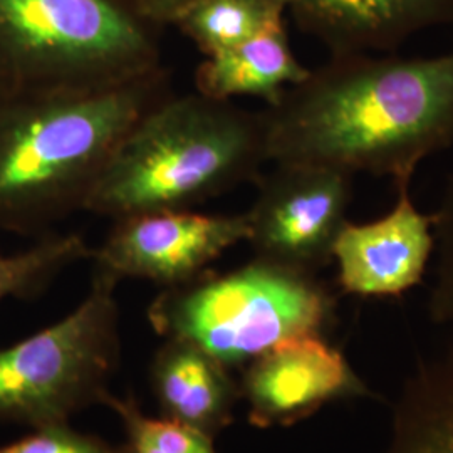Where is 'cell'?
I'll use <instances>...</instances> for the list:
<instances>
[{"mask_svg":"<svg viewBox=\"0 0 453 453\" xmlns=\"http://www.w3.org/2000/svg\"><path fill=\"white\" fill-rule=\"evenodd\" d=\"M269 163H308L411 183L453 146V50L329 56L264 111Z\"/></svg>","mask_w":453,"mask_h":453,"instance_id":"obj_1","label":"cell"},{"mask_svg":"<svg viewBox=\"0 0 453 453\" xmlns=\"http://www.w3.org/2000/svg\"><path fill=\"white\" fill-rule=\"evenodd\" d=\"M172 93L160 65L96 89L0 97V230L42 237L86 211L127 134Z\"/></svg>","mask_w":453,"mask_h":453,"instance_id":"obj_2","label":"cell"},{"mask_svg":"<svg viewBox=\"0 0 453 453\" xmlns=\"http://www.w3.org/2000/svg\"><path fill=\"white\" fill-rule=\"evenodd\" d=\"M265 163L262 111L196 91L172 93L127 134L84 211L118 220L192 209L257 181Z\"/></svg>","mask_w":453,"mask_h":453,"instance_id":"obj_3","label":"cell"},{"mask_svg":"<svg viewBox=\"0 0 453 453\" xmlns=\"http://www.w3.org/2000/svg\"><path fill=\"white\" fill-rule=\"evenodd\" d=\"M130 0H0V97L84 91L162 65Z\"/></svg>","mask_w":453,"mask_h":453,"instance_id":"obj_4","label":"cell"},{"mask_svg":"<svg viewBox=\"0 0 453 453\" xmlns=\"http://www.w3.org/2000/svg\"><path fill=\"white\" fill-rule=\"evenodd\" d=\"M334 309L318 275L254 257L232 273L166 288L148 319L166 340L188 341L234 368L284 341L324 334Z\"/></svg>","mask_w":453,"mask_h":453,"instance_id":"obj_5","label":"cell"},{"mask_svg":"<svg viewBox=\"0 0 453 453\" xmlns=\"http://www.w3.org/2000/svg\"><path fill=\"white\" fill-rule=\"evenodd\" d=\"M118 282L95 269L88 296L69 316L0 349V420L42 428L103 403L119 357Z\"/></svg>","mask_w":453,"mask_h":453,"instance_id":"obj_6","label":"cell"},{"mask_svg":"<svg viewBox=\"0 0 453 453\" xmlns=\"http://www.w3.org/2000/svg\"><path fill=\"white\" fill-rule=\"evenodd\" d=\"M262 173L257 195L245 211L256 259L306 274L333 262L336 239L346 226L355 177L308 163H273Z\"/></svg>","mask_w":453,"mask_h":453,"instance_id":"obj_7","label":"cell"},{"mask_svg":"<svg viewBox=\"0 0 453 453\" xmlns=\"http://www.w3.org/2000/svg\"><path fill=\"white\" fill-rule=\"evenodd\" d=\"M101 247L93 249L95 269L146 279L166 288L188 284L237 243L247 242L249 220L237 215H209L192 209L136 213L113 220Z\"/></svg>","mask_w":453,"mask_h":453,"instance_id":"obj_8","label":"cell"},{"mask_svg":"<svg viewBox=\"0 0 453 453\" xmlns=\"http://www.w3.org/2000/svg\"><path fill=\"white\" fill-rule=\"evenodd\" d=\"M241 395L250 423L271 428L291 426L333 402L372 391L324 334H304L254 357L243 372Z\"/></svg>","mask_w":453,"mask_h":453,"instance_id":"obj_9","label":"cell"},{"mask_svg":"<svg viewBox=\"0 0 453 453\" xmlns=\"http://www.w3.org/2000/svg\"><path fill=\"white\" fill-rule=\"evenodd\" d=\"M410 187H395V205L381 219L342 226L333 249L341 291L400 297L423 282L435 250L434 219L418 211Z\"/></svg>","mask_w":453,"mask_h":453,"instance_id":"obj_10","label":"cell"},{"mask_svg":"<svg viewBox=\"0 0 453 453\" xmlns=\"http://www.w3.org/2000/svg\"><path fill=\"white\" fill-rule=\"evenodd\" d=\"M296 26L329 56L388 54L415 34L453 24V0H291Z\"/></svg>","mask_w":453,"mask_h":453,"instance_id":"obj_11","label":"cell"},{"mask_svg":"<svg viewBox=\"0 0 453 453\" xmlns=\"http://www.w3.org/2000/svg\"><path fill=\"white\" fill-rule=\"evenodd\" d=\"M153 391L166 418L215 437L242 396L228 368L188 341L166 340L151 368Z\"/></svg>","mask_w":453,"mask_h":453,"instance_id":"obj_12","label":"cell"},{"mask_svg":"<svg viewBox=\"0 0 453 453\" xmlns=\"http://www.w3.org/2000/svg\"><path fill=\"white\" fill-rule=\"evenodd\" d=\"M309 71L294 54L282 19L235 48L207 56L195 71V91L224 101L259 97L273 106Z\"/></svg>","mask_w":453,"mask_h":453,"instance_id":"obj_13","label":"cell"},{"mask_svg":"<svg viewBox=\"0 0 453 453\" xmlns=\"http://www.w3.org/2000/svg\"><path fill=\"white\" fill-rule=\"evenodd\" d=\"M381 453H453V338L402 383Z\"/></svg>","mask_w":453,"mask_h":453,"instance_id":"obj_14","label":"cell"},{"mask_svg":"<svg viewBox=\"0 0 453 453\" xmlns=\"http://www.w3.org/2000/svg\"><path fill=\"white\" fill-rule=\"evenodd\" d=\"M286 12L284 0H196L172 26L207 58L252 39Z\"/></svg>","mask_w":453,"mask_h":453,"instance_id":"obj_15","label":"cell"},{"mask_svg":"<svg viewBox=\"0 0 453 453\" xmlns=\"http://www.w3.org/2000/svg\"><path fill=\"white\" fill-rule=\"evenodd\" d=\"M93 249L78 234H46L27 250L0 256V303L42 291L65 267L91 259Z\"/></svg>","mask_w":453,"mask_h":453,"instance_id":"obj_16","label":"cell"},{"mask_svg":"<svg viewBox=\"0 0 453 453\" xmlns=\"http://www.w3.org/2000/svg\"><path fill=\"white\" fill-rule=\"evenodd\" d=\"M103 403L121 417L127 430L125 453H217L211 437L170 418H150L133 398L106 393Z\"/></svg>","mask_w":453,"mask_h":453,"instance_id":"obj_17","label":"cell"},{"mask_svg":"<svg viewBox=\"0 0 453 453\" xmlns=\"http://www.w3.org/2000/svg\"><path fill=\"white\" fill-rule=\"evenodd\" d=\"M434 219V280L428 314L434 323L449 329L453 338V177L449 180Z\"/></svg>","mask_w":453,"mask_h":453,"instance_id":"obj_18","label":"cell"},{"mask_svg":"<svg viewBox=\"0 0 453 453\" xmlns=\"http://www.w3.org/2000/svg\"><path fill=\"white\" fill-rule=\"evenodd\" d=\"M0 453H125L113 449L96 437L82 435L67 426V423L35 428L29 437L5 445Z\"/></svg>","mask_w":453,"mask_h":453,"instance_id":"obj_19","label":"cell"},{"mask_svg":"<svg viewBox=\"0 0 453 453\" xmlns=\"http://www.w3.org/2000/svg\"><path fill=\"white\" fill-rule=\"evenodd\" d=\"M194 2L196 0H130L131 5L145 17L146 20L158 26L160 29L165 26H172L175 17ZM284 2L289 7L291 0Z\"/></svg>","mask_w":453,"mask_h":453,"instance_id":"obj_20","label":"cell"}]
</instances>
